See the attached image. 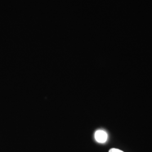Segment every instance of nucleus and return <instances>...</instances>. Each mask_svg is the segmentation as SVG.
I'll return each instance as SVG.
<instances>
[{
    "mask_svg": "<svg viewBox=\"0 0 152 152\" xmlns=\"http://www.w3.org/2000/svg\"><path fill=\"white\" fill-rule=\"evenodd\" d=\"M95 139L99 143H104L107 140L108 135L103 130L96 131L95 133Z\"/></svg>",
    "mask_w": 152,
    "mask_h": 152,
    "instance_id": "f257e3e1",
    "label": "nucleus"
},
{
    "mask_svg": "<svg viewBox=\"0 0 152 152\" xmlns=\"http://www.w3.org/2000/svg\"><path fill=\"white\" fill-rule=\"evenodd\" d=\"M109 152H124L122 151H121L118 149H116V148H112V149H110L109 150Z\"/></svg>",
    "mask_w": 152,
    "mask_h": 152,
    "instance_id": "f03ea898",
    "label": "nucleus"
}]
</instances>
